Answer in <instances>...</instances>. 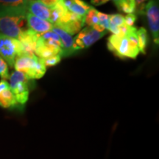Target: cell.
Instances as JSON below:
<instances>
[{
	"instance_id": "1",
	"label": "cell",
	"mask_w": 159,
	"mask_h": 159,
	"mask_svg": "<svg viewBox=\"0 0 159 159\" xmlns=\"http://www.w3.org/2000/svg\"><path fill=\"white\" fill-rule=\"evenodd\" d=\"M27 13L26 7L0 8V33L19 39L23 31L27 30Z\"/></svg>"
},
{
	"instance_id": "2",
	"label": "cell",
	"mask_w": 159,
	"mask_h": 159,
	"mask_svg": "<svg viewBox=\"0 0 159 159\" xmlns=\"http://www.w3.org/2000/svg\"><path fill=\"white\" fill-rule=\"evenodd\" d=\"M107 47L109 51L114 53L117 57L136 59L139 54L137 40V28L130 27L127 35H111L108 39Z\"/></svg>"
},
{
	"instance_id": "3",
	"label": "cell",
	"mask_w": 159,
	"mask_h": 159,
	"mask_svg": "<svg viewBox=\"0 0 159 159\" xmlns=\"http://www.w3.org/2000/svg\"><path fill=\"white\" fill-rule=\"evenodd\" d=\"M62 54L61 42L58 35L52 30L38 34L35 55L41 59H47Z\"/></svg>"
},
{
	"instance_id": "4",
	"label": "cell",
	"mask_w": 159,
	"mask_h": 159,
	"mask_svg": "<svg viewBox=\"0 0 159 159\" xmlns=\"http://www.w3.org/2000/svg\"><path fill=\"white\" fill-rule=\"evenodd\" d=\"M16 71H21L30 80H39L44 76L47 67L45 66L43 60L38 57L36 55L33 56L17 57L13 65Z\"/></svg>"
},
{
	"instance_id": "5",
	"label": "cell",
	"mask_w": 159,
	"mask_h": 159,
	"mask_svg": "<svg viewBox=\"0 0 159 159\" xmlns=\"http://www.w3.org/2000/svg\"><path fill=\"white\" fill-rule=\"evenodd\" d=\"M9 80L10 89L14 94L18 104L22 111L29 99L30 80L26 77L24 73L15 71L10 75Z\"/></svg>"
},
{
	"instance_id": "6",
	"label": "cell",
	"mask_w": 159,
	"mask_h": 159,
	"mask_svg": "<svg viewBox=\"0 0 159 159\" xmlns=\"http://www.w3.org/2000/svg\"><path fill=\"white\" fill-rule=\"evenodd\" d=\"M22 55V48L19 40L12 39L0 33V56L11 67H13L15 60Z\"/></svg>"
},
{
	"instance_id": "7",
	"label": "cell",
	"mask_w": 159,
	"mask_h": 159,
	"mask_svg": "<svg viewBox=\"0 0 159 159\" xmlns=\"http://www.w3.org/2000/svg\"><path fill=\"white\" fill-rule=\"evenodd\" d=\"M108 33V30L99 32L92 27H86L80 30L74 39L75 48L77 51L86 49L96 43Z\"/></svg>"
},
{
	"instance_id": "8",
	"label": "cell",
	"mask_w": 159,
	"mask_h": 159,
	"mask_svg": "<svg viewBox=\"0 0 159 159\" xmlns=\"http://www.w3.org/2000/svg\"><path fill=\"white\" fill-rule=\"evenodd\" d=\"M144 14L148 19V25L152 33L154 43H159V7L156 0H150L145 5Z\"/></svg>"
},
{
	"instance_id": "9",
	"label": "cell",
	"mask_w": 159,
	"mask_h": 159,
	"mask_svg": "<svg viewBox=\"0 0 159 159\" xmlns=\"http://www.w3.org/2000/svg\"><path fill=\"white\" fill-rule=\"evenodd\" d=\"M52 30L58 35L60 40H61V48H62L61 57L70 56V55L74 54L75 52H77L75 48L74 39L71 35H69V33H67L66 32L59 28V27H55V26H53Z\"/></svg>"
},
{
	"instance_id": "10",
	"label": "cell",
	"mask_w": 159,
	"mask_h": 159,
	"mask_svg": "<svg viewBox=\"0 0 159 159\" xmlns=\"http://www.w3.org/2000/svg\"><path fill=\"white\" fill-rule=\"evenodd\" d=\"M27 24L29 29L34 31L38 34L51 31L53 27V25L48 21L39 19L35 16L27 13Z\"/></svg>"
},
{
	"instance_id": "11",
	"label": "cell",
	"mask_w": 159,
	"mask_h": 159,
	"mask_svg": "<svg viewBox=\"0 0 159 159\" xmlns=\"http://www.w3.org/2000/svg\"><path fill=\"white\" fill-rule=\"evenodd\" d=\"M27 11L30 14L39 19L49 21L51 16V8L47 7L39 0H30L27 4Z\"/></svg>"
},
{
	"instance_id": "12",
	"label": "cell",
	"mask_w": 159,
	"mask_h": 159,
	"mask_svg": "<svg viewBox=\"0 0 159 159\" xmlns=\"http://www.w3.org/2000/svg\"><path fill=\"white\" fill-rule=\"evenodd\" d=\"M67 10L79 16L84 18L91 6L83 0H62Z\"/></svg>"
},
{
	"instance_id": "13",
	"label": "cell",
	"mask_w": 159,
	"mask_h": 159,
	"mask_svg": "<svg viewBox=\"0 0 159 159\" xmlns=\"http://www.w3.org/2000/svg\"><path fill=\"white\" fill-rule=\"evenodd\" d=\"M0 107L6 109L17 108L21 111L10 87L0 93Z\"/></svg>"
},
{
	"instance_id": "14",
	"label": "cell",
	"mask_w": 159,
	"mask_h": 159,
	"mask_svg": "<svg viewBox=\"0 0 159 159\" xmlns=\"http://www.w3.org/2000/svg\"><path fill=\"white\" fill-rule=\"evenodd\" d=\"M84 25V19H80L76 20V21H67L65 22H61L53 26L59 27L72 36V35L78 33Z\"/></svg>"
},
{
	"instance_id": "15",
	"label": "cell",
	"mask_w": 159,
	"mask_h": 159,
	"mask_svg": "<svg viewBox=\"0 0 159 159\" xmlns=\"http://www.w3.org/2000/svg\"><path fill=\"white\" fill-rule=\"evenodd\" d=\"M137 40L139 52L142 54H145L146 47L148 42V34L147 30L144 27H141L137 30Z\"/></svg>"
},
{
	"instance_id": "16",
	"label": "cell",
	"mask_w": 159,
	"mask_h": 159,
	"mask_svg": "<svg viewBox=\"0 0 159 159\" xmlns=\"http://www.w3.org/2000/svg\"><path fill=\"white\" fill-rule=\"evenodd\" d=\"M30 0H0V8L26 7Z\"/></svg>"
},
{
	"instance_id": "17",
	"label": "cell",
	"mask_w": 159,
	"mask_h": 159,
	"mask_svg": "<svg viewBox=\"0 0 159 159\" xmlns=\"http://www.w3.org/2000/svg\"><path fill=\"white\" fill-rule=\"evenodd\" d=\"M97 13L98 11L93 7H91L84 17L85 24H86L89 27H94V26L98 25L99 19Z\"/></svg>"
},
{
	"instance_id": "18",
	"label": "cell",
	"mask_w": 159,
	"mask_h": 159,
	"mask_svg": "<svg viewBox=\"0 0 159 159\" xmlns=\"http://www.w3.org/2000/svg\"><path fill=\"white\" fill-rule=\"evenodd\" d=\"M117 8L119 11H122L125 13H128V14L134 13L136 12L135 0H124Z\"/></svg>"
},
{
	"instance_id": "19",
	"label": "cell",
	"mask_w": 159,
	"mask_h": 159,
	"mask_svg": "<svg viewBox=\"0 0 159 159\" xmlns=\"http://www.w3.org/2000/svg\"><path fill=\"white\" fill-rule=\"evenodd\" d=\"M124 23L125 19L122 14H118L117 13V14L109 15V25H110V26L119 27Z\"/></svg>"
},
{
	"instance_id": "20",
	"label": "cell",
	"mask_w": 159,
	"mask_h": 159,
	"mask_svg": "<svg viewBox=\"0 0 159 159\" xmlns=\"http://www.w3.org/2000/svg\"><path fill=\"white\" fill-rule=\"evenodd\" d=\"M10 77L9 71H8V66L6 61L2 57L0 56V77L2 80H6L8 79Z\"/></svg>"
},
{
	"instance_id": "21",
	"label": "cell",
	"mask_w": 159,
	"mask_h": 159,
	"mask_svg": "<svg viewBox=\"0 0 159 159\" xmlns=\"http://www.w3.org/2000/svg\"><path fill=\"white\" fill-rule=\"evenodd\" d=\"M97 16H98L99 19V25H100L102 27H104L105 30L108 31L109 26H110L109 25V15L98 11Z\"/></svg>"
},
{
	"instance_id": "22",
	"label": "cell",
	"mask_w": 159,
	"mask_h": 159,
	"mask_svg": "<svg viewBox=\"0 0 159 159\" xmlns=\"http://www.w3.org/2000/svg\"><path fill=\"white\" fill-rule=\"evenodd\" d=\"M43 62L44 63L46 67L48 66H54L61 62V56L60 55H56L54 56L49 57L47 59H42Z\"/></svg>"
},
{
	"instance_id": "23",
	"label": "cell",
	"mask_w": 159,
	"mask_h": 159,
	"mask_svg": "<svg viewBox=\"0 0 159 159\" xmlns=\"http://www.w3.org/2000/svg\"><path fill=\"white\" fill-rule=\"evenodd\" d=\"M125 19V24L129 27H134V24L136 23L137 20V16L134 13H131V14H128L124 17Z\"/></svg>"
},
{
	"instance_id": "24",
	"label": "cell",
	"mask_w": 159,
	"mask_h": 159,
	"mask_svg": "<svg viewBox=\"0 0 159 159\" xmlns=\"http://www.w3.org/2000/svg\"><path fill=\"white\" fill-rule=\"evenodd\" d=\"M148 0H135L136 3V11L141 14H144L145 2Z\"/></svg>"
},
{
	"instance_id": "25",
	"label": "cell",
	"mask_w": 159,
	"mask_h": 159,
	"mask_svg": "<svg viewBox=\"0 0 159 159\" xmlns=\"http://www.w3.org/2000/svg\"><path fill=\"white\" fill-rule=\"evenodd\" d=\"M39 1L41 2V3H43V5L47 6V7H53L59 0H39Z\"/></svg>"
},
{
	"instance_id": "26",
	"label": "cell",
	"mask_w": 159,
	"mask_h": 159,
	"mask_svg": "<svg viewBox=\"0 0 159 159\" xmlns=\"http://www.w3.org/2000/svg\"><path fill=\"white\" fill-rule=\"evenodd\" d=\"M110 0H91V3L96 6H100L107 3Z\"/></svg>"
},
{
	"instance_id": "27",
	"label": "cell",
	"mask_w": 159,
	"mask_h": 159,
	"mask_svg": "<svg viewBox=\"0 0 159 159\" xmlns=\"http://www.w3.org/2000/svg\"><path fill=\"white\" fill-rule=\"evenodd\" d=\"M7 88H9V83L5 80H2L0 81V93Z\"/></svg>"
},
{
	"instance_id": "28",
	"label": "cell",
	"mask_w": 159,
	"mask_h": 159,
	"mask_svg": "<svg viewBox=\"0 0 159 159\" xmlns=\"http://www.w3.org/2000/svg\"><path fill=\"white\" fill-rule=\"evenodd\" d=\"M113 1H114V2L115 4V5L116 6V7H118L119 5H120V4L122 3L124 0H113Z\"/></svg>"
},
{
	"instance_id": "29",
	"label": "cell",
	"mask_w": 159,
	"mask_h": 159,
	"mask_svg": "<svg viewBox=\"0 0 159 159\" xmlns=\"http://www.w3.org/2000/svg\"><path fill=\"white\" fill-rule=\"evenodd\" d=\"M60 1H62V0H60Z\"/></svg>"
}]
</instances>
